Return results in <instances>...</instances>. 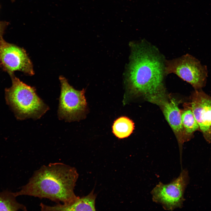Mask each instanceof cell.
<instances>
[{"label":"cell","mask_w":211,"mask_h":211,"mask_svg":"<svg viewBox=\"0 0 211 211\" xmlns=\"http://www.w3.org/2000/svg\"><path fill=\"white\" fill-rule=\"evenodd\" d=\"M150 102L162 108L166 120L178 137L181 144L187 141L182 125L181 112L176 100L173 98L166 99L165 94L155 98Z\"/></svg>","instance_id":"9c48e42d"},{"label":"cell","mask_w":211,"mask_h":211,"mask_svg":"<svg viewBox=\"0 0 211 211\" xmlns=\"http://www.w3.org/2000/svg\"><path fill=\"white\" fill-rule=\"evenodd\" d=\"M11 87L5 89L6 103L17 119H37L49 109L37 94L35 89L21 81L13 74Z\"/></svg>","instance_id":"3957f363"},{"label":"cell","mask_w":211,"mask_h":211,"mask_svg":"<svg viewBox=\"0 0 211 211\" xmlns=\"http://www.w3.org/2000/svg\"><path fill=\"white\" fill-rule=\"evenodd\" d=\"M133 44L127 78L130 91L147 98L164 91L162 81L165 66L161 57L143 42Z\"/></svg>","instance_id":"7a4b0ae2"},{"label":"cell","mask_w":211,"mask_h":211,"mask_svg":"<svg viewBox=\"0 0 211 211\" xmlns=\"http://www.w3.org/2000/svg\"><path fill=\"white\" fill-rule=\"evenodd\" d=\"M189 180L188 171L182 169L179 176L170 183L161 182L151 192L153 201L161 204L167 210H173L182 206L184 193Z\"/></svg>","instance_id":"5b68a950"},{"label":"cell","mask_w":211,"mask_h":211,"mask_svg":"<svg viewBox=\"0 0 211 211\" xmlns=\"http://www.w3.org/2000/svg\"><path fill=\"white\" fill-rule=\"evenodd\" d=\"M16 197L8 190L0 192V211H27L26 207L18 203Z\"/></svg>","instance_id":"8fae6325"},{"label":"cell","mask_w":211,"mask_h":211,"mask_svg":"<svg viewBox=\"0 0 211 211\" xmlns=\"http://www.w3.org/2000/svg\"><path fill=\"white\" fill-rule=\"evenodd\" d=\"M0 67L10 76L16 71L30 75L34 74L32 63L25 50L3 38L0 41Z\"/></svg>","instance_id":"52a82bcc"},{"label":"cell","mask_w":211,"mask_h":211,"mask_svg":"<svg viewBox=\"0 0 211 211\" xmlns=\"http://www.w3.org/2000/svg\"><path fill=\"white\" fill-rule=\"evenodd\" d=\"M190 101L187 106L192 111L204 139L211 144V96L202 89L195 90Z\"/></svg>","instance_id":"ba28073f"},{"label":"cell","mask_w":211,"mask_h":211,"mask_svg":"<svg viewBox=\"0 0 211 211\" xmlns=\"http://www.w3.org/2000/svg\"><path fill=\"white\" fill-rule=\"evenodd\" d=\"M78 177L75 167L62 163H51L35 171L28 182L13 193L16 197L28 195L69 204L79 197L74 192Z\"/></svg>","instance_id":"6da1fadb"},{"label":"cell","mask_w":211,"mask_h":211,"mask_svg":"<svg viewBox=\"0 0 211 211\" xmlns=\"http://www.w3.org/2000/svg\"><path fill=\"white\" fill-rule=\"evenodd\" d=\"M12 1H13V0H11Z\"/></svg>","instance_id":"2e32d148"},{"label":"cell","mask_w":211,"mask_h":211,"mask_svg":"<svg viewBox=\"0 0 211 211\" xmlns=\"http://www.w3.org/2000/svg\"><path fill=\"white\" fill-rule=\"evenodd\" d=\"M61 93L58 114L59 118L68 122L75 120L80 118L85 110L87 103L85 90L75 89L64 77L60 76Z\"/></svg>","instance_id":"8992f818"},{"label":"cell","mask_w":211,"mask_h":211,"mask_svg":"<svg viewBox=\"0 0 211 211\" xmlns=\"http://www.w3.org/2000/svg\"></svg>","instance_id":"e0dca14e"},{"label":"cell","mask_w":211,"mask_h":211,"mask_svg":"<svg viewBox=\"0 0 211 211\" xmlns=\"http://www.w3.org/2000/svg\"><path fill=\"white\" fill-rule=\"evenodd\" d=\"M165 92V91L163 92H162V93H163V92ZM162 93L161 92V93ZM160 94V93H159V94ZM154 96H155V95H154ZM152 96H150V97H148V98H150V97H152ZM148 98H147L148 99Z\"/></svg>","instance_id":"9a60e30c"},{"label":"cell","mask_w":211,"mask_h":211,"mask_svg":"<svg viewBox=\"0 0 211 211\" xmlns=\"http://www.w3.org/2000/svg\"><path fill=\"white\" fill-rule=\"evenodd\" d=\"M181 112V120L185 134L189 140L197 131H200L199 126L193 112L188 107Z\"/></svg>","instance_id":"7c38bea8"},{"label":"cell","mask_w":211,"mask_h":211,"mask_svg":"<svg viewBox=\"0 0 211 211\" xmlns=\"http://www.w3.org/2000/svg\"><path fill=\"white\" fill-rule=\"evenodd\" d=\"M8 24L9 23L7 21H0V41L3 39L5 30Z\"/></svg>","instance_id":"5bb4252c"},{"label":"cell","mask_w":211,"mask_h":211,"mask_svg":"<svg viewBox=\"0 0 211 211\" xmlns=\"http://www.w3.org/2000/svg\"><path fill=\"white\" fill-rule=\"evenodd\" d=\"M134 123L129 118L121 117L117 119L113 126V132L117 137L123 138L129 136L134 129Z\"/></svg>","instance_id":"4fadbf2b"},{"label":"cell","mask_w":211,"mask_h":211,"mask_svg":"<svg viewBox=\"0 0 211 211\" xmlns=\"http://www.w3.org/2000/svg\"><path fill=\"white\" fill-rule=\"evenodd\" d=\"M164 73H174L192 85L195 90L202 89L206 85L208 77L206 66L193 56L187 54L167 61Z\"/></svg>","instance_id":"277c9868"},{"label":"cell","mask_w":211,"mask_h":211,"mask_svg":"<svg viewBox=\"0 0 211 211\" xmlns=\"http://www.w3.org/2000/svg\"><path fill=\"white\" fill-rule=\"evenodd\" d=\"M94 190L87 195L78 198L73 203L69 204L57 203L50 206L41 203V209L42 211H95V200L96 195Z\"/></svg>","instance_id":"30bf717a"}]
</instances>
